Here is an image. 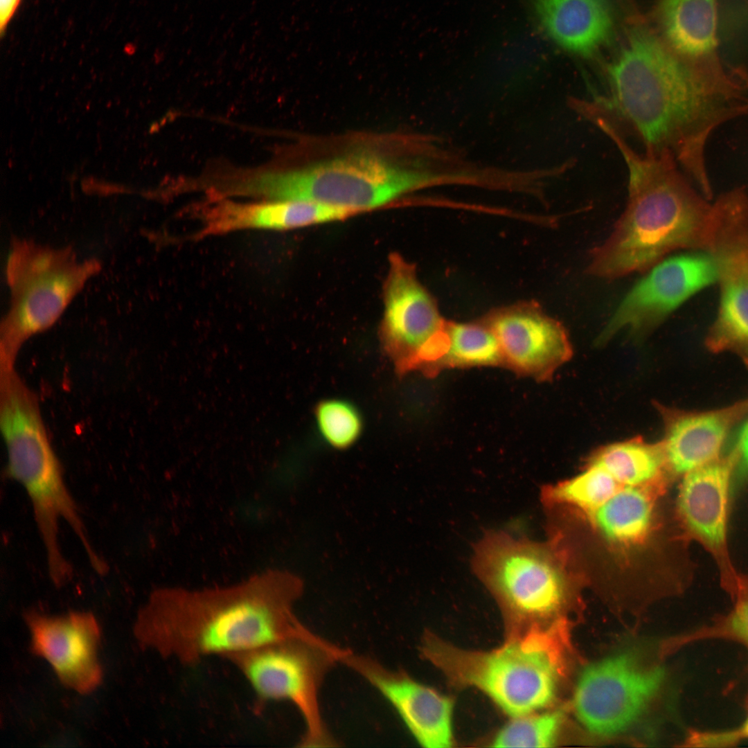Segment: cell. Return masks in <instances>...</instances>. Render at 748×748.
<instances>
[{
	"instance_id": "10",
	"label": "cell",
	"mask_w": 748,
	"mask_h": 748,
	"mask_svg": "<svg viewBox=\"0 0 748 748\" xmlns=\"http://www.w3.org/2000/svg\"><path fill=\"white\" fill-rule=\"evenodd\" d=\"M713 205L707 251L718 264L720 303L705 343L714 353L736 355L748 368V195L734 188Z\"/></svg>"
},
{
	"instance_id": "27",
	"label": "cell",
	"mask_w": 748,
	"mask_h": 748,
	"mask_svg": "<svg viewBox=\"0 0 748 748\" xmlns=\"http://www.w3.org/2000/svg\"><path fill=\"white\" fill-rule=\"evenodd\" d=\"M733 594L734 603L728 612L715 616L710 623L684 637L683 643L706 640L731 641L745 648L748 656V587L737 588ZM745 706L747 709L748 688Z\"/></svg>"
},
{
	"instance_id": "9",
	"label": "cell",
	"mask_w": 748,
	"mask_h": 748,
	"mask_svg": "<svg viewBox=\"0 0 748 748\" xmlns=\"http://www.w3.org/2000/svg\"><path fill=\"white\" fill-rule=\"evenodd\" d=\"M383 301L380 340L397 372L437 375L447 349V321L415 266L398 253L389 256Z\"/></svg>"
},
{
	"instance_id": "1",
	"label": "cell",
	"mask_w": 748,
	"mask_h": 748,
	"mask_svg": "<svg viewBox=\"0 0 748 748\" xmlns=\"http://www.w3.org/2000/svg\"><path fill=\"white\" fill-rule=\"evenodd\" d=\"M607 92L585 100L587 109L616 116L641 139L645 150L668 151L707 199L709 138L722 125L748 115V86L732 68L684 61L645 28H632L605 66Z\"/></svg>"
},
{
	"instance_id": "14",
	"label": "cell",
	"mask_w": 748,
	"mask_h": 748,
	"mask_svg": "<svg viewBox=\"0 0 748 748\" xmlns=\"http://www.w3.org/2000/svg\"><path fill=\"white\" fill-rule=\"evenodd\" d=\"M482 321L499 342L503 366L519 375L548 381L573 355L564 326L537 303L500 308Z\"/></svg>"
},
{
	"instance_id": "19",
	"label": "cell",
	"mask_w": 748,
	"mask_h": 748,
	"mask_svg": "<svg viewBox=\"0 0 748 748\" xmlns=\"http://www.w3.org/2000/svg\"><path fill=\"white\" fill-rule=\"evenodd\" d=\"M739 460L737 448L684 475L678 495L679 514L687 528L710 548L725 544L729 482Z\"/></svg>"
},
{
	"instance_id": "6",
	"label": "cell",
	"mask_w": 748,
	"mask_h": 748,
	"mask_svg": "<svg viewBox=\"0 0 748 748\" xmlns=\"http://www.w3.org/2000/svg\"><path fill=\"white\" fill-rule=\"evenodd\" d=\"M98 269L70 249L16 242L7 264L10 303L1 324L0 365H15L22 344L53 326Z\"/></svg>"
},
{
	"instance_id": "16",
	"label": "cell",
	"mask_w": 748,
	"mask_h": 748,
	"mask_svg": "<svg viewBox=\"0 0 748 748\" xmlns=\"http://www.w3.org/2000/svg\"><path fill=\"white\" fill-rule=\"evenodd\" d=\"M33 652L46 660L62 683L78 693L98 686L102 670L98 661L99 625L87 612L49 616L35 612L26 615Z\"/></svg>"
},
{
	"instance_id": "2",
	"label": "cell",
	"mask_w": 748,
	"mask_h": 748,
	"mask_svg": "<svg viewBox=\"0 0 748 748\" xmlns=\"http://www.w3.org/2000/svg\"><path fill=\"white\" fill-rule=\"evenodd\" d=\"M295 577L267 571L229 587L161 588L139 611V644L163 659L194 665L283 641L317 636L296 617Z\"/></svg>"
},
{
	"instance_id": "15",
	"label": "cell",
	"mask_w": 748,
	"mask_h": 748,
	"mask_svg": "<svg viewBox=\"0 0 748 748\" xmlns=\"http://www.w3.org/2000/svg\"><path fill=\"white\" fill-rule=\"evenodd\" d=\"M365 679L399 715L416 740L427 748L452 744V702L447 697L366 655L347 650L340 660Z\"/></svg>"
},
{
	"instance_id": "24",
	"label": "cell",
	"mask_w": 748,
	"mask_h": 748,
	"mask_svg": "<svg viewBox=\"0 0 748 748\" xmlns=\"http://www.w3.org/2000/svg\"><path fill=\"white\" fill-rule=\"evenodd\" d=\"M447 349L439 365L447 368L503 366L499 342L491 329L481 320L447 323Z\"/></svg>"
},
{
	"instance_id": "21",
	"label": "cell",
	"mask_w": 748,
	"mask_h": 748,
	"mask_svg": "<svg viewBox=\"0 0 748 748\" xmlns=\"http://www.w3.org/2000/svg\"><path fill=\"white\" fill-rule=\"evenodd\" d=\"M661 488L620 481L614 492L585 517L612 546L630 549L641 545L653 528Z\"/></svg>"
},
{
	"instance_id": "12",
	"label": "cell",
	"mask_w": 748,
	"mask_h": 748,
	"mask_svg": "<svg viewBox=\"0 0 748 748\" xmlns=\"http://www.w3.org/2000/svg\"><path fill=\"white\" fill-rule=\"evenodd\" d=\"M0 427L7 477L31 495L54 492L64 483L61 463L43 421L36 394L15 366L0 365Z\"/></svg>"
},
{
	"instance_id": "11",
	"label": "cell",
	"mask_w": 748,
	"mask_h": 748,
	"mask_svg": "<svg viewBox=\"0 0 748 748\" xmlns=\"http://www.w3.org/2000/svg\"><path fill=\"white\" fill-rule=\"evenodd\" d=\"M626 294L595 344L604 345L621 332L636 339L647 335L685 301L718 282L713 255L696 251L664 259Z\"/></svg>"
},
{
	"instance_id": "8",
	"label": "cell",
	"mask_w": 748,
	"mask_h": 748,
	"mask_svg": "<svg viewBox=\"0 0 748 748\" xmlns=\"http://www.w3.org/2000/svg\"><path fill=\"white\" fill-rule=\"evenodd\" d=\"M560 560L553 543L493 531L477 543L472 567L509 611L544 617L559 610L566 598L567 578Z\"/></svg>"
},
{
	"instance_id": "22",
	"label": "cell",
	"mask_w": 748,
	"mask_h": 748,
	"mask_svg": "<svg viewBox=\"0 0 748 748\" xmlns=\"http://www.w3.org/2000/svg\"><path fill=\"white\" fill-rule=\"evenodd\" d=\"M308 220V209L300 201L240 203L222 200L203 213L201 234L217 235L247 229L286 230L305 226Z\"/></svg>"
},
{
	"instance_id": "30",
	"label": "cell",
	"mask_w": 748,
	"mask_h": 748,
	"mask_svg": "<svg viewBox=\"0 0 748 748\" xmlns=\"http://www.w3.org/2000/svg\"><path fill=\"white\" fill-rule=\"evenodd\" d=\"M747 715L742 724L736 728L729 730L731 740L734 746L742 740H748V709Z\"/></svg>"
},
{
	"instance_id": "29",
	"label": "cell",
	"mask_w": 748,
	"mask_h": 748,
	"mask_svg": "<svg viewBox=\"0 0 748 748\" xmlns=\"http://www.w3.org/2000/svg\"><path fill=\"white\" fill-rule=\"evenodd\" d=\"M739 455V459L748 467V422L745 424L738 436L736 445Z\"/></svg>"
},
{
	"instance_id": "7",
	"label": "cell",
	"mask_w": 748,
	"mask_h": 748,
	"mask_svg": "<svg viewBox=\"0 0 748 748\" xmlns=\"http://www.w3.org/2000/svg\"><path fill=\"white\" fill-rule=\"evenodd\" d=\"M346 648L325 639H292L231 655L230 660L262 702L287 701L301 715V747H337L323 718L321 684Z\"/></svg>"
},
{
	"instance_id": "17",
	"label": "cell",
	"mask_w": 748,
	"mask_h": 748,
	"mask_svg": "<svg viewBox=\"0 0 748 748\" xmlns=\"http://www.w3.org/2000/svg\"><path fill=\"white\" fill-rule=\"evenodd\" d=\"M659 409L668 469L672 475L684 476L719 456L729 433L748 416V398L709 411Z\"/></svg>"
},
{
	"instance_id": "3",
	"label": "cell",
	"mask_w": 748,
	"mask_h": 748,
	"mask_svg": "<svg viewBox=\"0 0 748 748\" xmlns=\"http://www.w3.org/2000/svg\"><path fill=\"white\" fill-rule=\"evenodd\" d=\"M596 125L627 170V200L609 235L589 252L585 272L613 280L648 271L678 249L706 251L713 217L708 202L668 151L634 150L610 122Z\"/></svg>"
},
{
	"instance_id": "26",
	"label": "cell",
	"mask_w": 748,
	"mask_h": 748,
	"mask_svg": "<svg viewBox=\"0 0 748 748\" xmlns=\"http://www.w3.org/2000/svg\"><path fill=\"white\" fill-rule=\"evenodd\" d=\"M560 711L515 718L497 733L496 747H548L553 745L562 722Z\"/></svg>"
},
{
	"instance_id": "4",
	"label": "cell",
	"mask_w": 748,
	"mask_h": 748,
	"mask_svg": "<svg viewBox=\"0 0 748 748\" xmlns=\"http://www.w3.org/2000/svg\"><path fill=\"white\" fill-rule=\"evenodd\" d=\"M450 167L442 151L418 136L401 158L359 149L298 169L245 179L246 195L267 200H305L355 212L387 204L418 190L447 186Z\"/></svg>"
},
{
	"instance_id": "13",
	"label": "cell",
	"mask_w": 748,
	"mask_h": 748,
	"mask_svg": "<svg viewBox=\"0 0 748 748\" xmlns=\"http://www.w3.org/2000/svg\"><path fill=\"white\" fill-rule=\"evenodd\" d=\"M664 670L641 665L630 654H618L588 665L578 679L574 708L591 732L611 736L627 729L660 687Z\"/></svg>"
},
{
	"instance_id": "23",
	"label": "cell",
	"mask_w": 748,
	"mask_h": 748,
	"mask_svg": "<svg viewBox=\"0 0 748 748\" xmlns=\"http://www.w3.org/2000/svg\"><path fill=\"white\" fill-rule=\"evenodd\" d=\"M587 463L599 465L616 479L638 485L664 486L671 475L662 442L642 438L609 444L596 450Z\"/></svg>"
},
{
	"instance_id": "25",
	"label": "cell",
	"mask_w": 748,
	"mask_h": 748,
	"mask_svg": "<svg viewBox=\"0 0 748 748\" xmlns=\"http://www.w3.org/2000/svg\"><path fill=\"white\" fill-rule=\"evenodd\" d=\"M314 416L321 437L335 449H347L360 437L362 418L349 402L341 399L322 400L315 407Z\"/></svg>"
},
{
	"instance_id": "18",
	"label": "cell",
	"mask_w": 748,
	"mask_h": 748,
	"mask_svg": "<svg viewBox=\"0 0 748 748\" xmlns=\"http://www.w3.org/2000/svg\"><path fill=\"white\" fill-rule=\"evenodd\" d=\"M542 33L561 49L592 57L612 37L609 0H524Z\"/></svg>"
},
{
	"instance_id": "28",
	"label": "cell",
	"mask_w": 748,
	"mask_h": 748,
	"mask_svg": "<svg viewBox=\"0 0 748 748\" xmlns=\"http://www.w3.org/2000/svg\"><path fill=\"white\" fill-rule=\"evenodd\" d=\"M21 0H0V33L2 36L17 10Z\"/></svg>"
},
{
	"instance_id": "20",
	"label": "cell",
	"mask_w": 748,
	"mask_h": 748,
	"mask_svg": "<svg viewBox=\"0 0 748 748\" xmlns=\"http://www.w3.org/2000/svg\"><path fill=\"white\" fill-rule=\"evenodd\" d=\"M718 0H659L655 21L661 40L677 56L703 67L721 66Z\"/></svg>"
},
{
	"instance_id": "5",
	"label": "cell",
	"mask_w": 748,
	"mask_h": 748,
	"mask_svg": "<svg viewBox=\"0 0 748 748\" xmlns=\"http://www.w3.org/2000/svg\"><path fill=\"white\" fill-rule=\"evenodd\" d=\"M559 626L533 628L488 652L464 651L427 638L422 652L454 682L477 688L515 718L554 697L562 661Z\"/></svg>"
}]
</instances>
